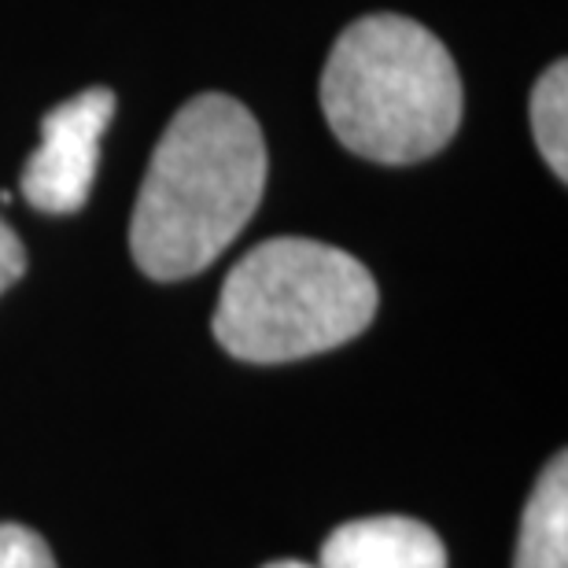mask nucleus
I'll return each mask as SVG.
<instances>
[{"instance_id": "nucleus-9", "label": "nucleus", "mask_w": 568, "mask_h": 568, "mask_svg": "<svg viewBox=\"0 0 568 568\" xmlns=\"http://www.w3.org/2000/svg\"><path fill=\"white\" fill-rule=\"evenodd\" d=\"M22 274H27V247H22L16 230L0 219V292H8Z\"/></svg>"}, {"instance_id": "nucleus-4", "label": "nucleus", "mask_w": 568, "mask_h": 568, "mask_svg": "<svg viewBox=\"0 0 568 568\" xmlns=\"http://www.w3.org/2000/svg\"><path fill=\"white\" fill-rule=\"evenodd\" d=\"M115 115V93L93 85L63 100L41 122V144L22 166V196L38 211H82L100 166V141Z\"/></svg>"}, {"instance_id": "nucleus-3", "label": "nucleus", "mask_w": 568, "mask_h": 568, "mask_svg": "<svg viewBox=\"0 0 568 568\" xmlns=\"http://www.w3.org/2000/svg\"><path fill=\"white\" fill-rule=\"evenodd\" d=\"M377 303V281L355 255L306 236H277L230 270L214 339L241 362L277 366L355 339Z\"/></svg>"}, {"instance_id": "nucleus-8", "label": "nucleus", "mask_w": 568, "mask_h": 568, "mask_svg": "<svg viewBox=\"0 0 568 568\" xmlns=\"http://www.w3.org/2000/svg\"><path fill=\"white\" fill-rule=\"evenodd\" d=\"M0 568H55V558L33 528L0 525Z\"/></svg>"}, {"instance_id": "nucleus-6", "label": "nucleus", "mask_w": 568, "mask_h": 568, "mask_svg": "<svg viewBox=\"0 0 568 568\" xmlns=\"http://www.w3.org/2000/svg\"><path fill=\"white\" fill-rule=\"evenodd\" d=\"M514 568H568V458L542 469L525 506Z\"/></svg>"}, {"instance_id": "nucleus-5", "label": "nucleus", "mask_w": 568, "mask_h": 568, "mask_svg": "<svg viewBox=\"0 0 568 568\" xmlns=\"http://www.w3.org/2000/svg\"><path fill=\"white\" fill-rule=\"evenodd\" d=\"M322 568H447L443 539L414 517H362L322 542Z\"/></svg>"}, {"instance_id": "nucleus-1", "label": "nucleus", "mask_w": 568, "mask_h": 568, "mask_svg": "<svg viewBox=\"0 0 568 568\" xmlns=\"http://www.w3.org/2000/svg\"><path fill=\"white\" fill-rule=\"evenodd\" d=\"M266 141L255 115L225 93H203L159 138L130 247L152 281H185L230 247L263 203Z\"/></svg>"}, {"instance_id": "nucleus-7", "label": "nucleus", "mask_w": 568, "mask_h": 568, "mask_svg": "<svg viewBox=\"0 0 568 568\" xmlns=\"http://www.w3.org/2000/svg\"><path fill=\"white\" fill-rule=\"evenodd\" d=\"M531 133L554 178L568 181V63L558 60L531 89Z\"/></svg>"}, {"instance_id": "nucleus-2", "label": "nucleus", "mask_w": 568, "mask_h": 568, "mask_svg": "<svg viewBox=\"0 0 568 568\" xmlns=\"http://www.w3.org/2000/svg\"><path fill=\"white\" fill-rule=\"evenodd\" d=\"M336 141L373 163L443 152L462 122V78L447 44L406 16H366L339 33L322 71Z\"/></svg>"}, {"instance_id": "nucleus-10", "label": "nucleus", "mask_w": 568, "mask_h": 568, "mask_svg": "<svg viewBox=\"0 0 568 568\" xmlns=\"http://www.w3.org/2000/svg\"><path fill=\"white\" fill-rule=\"evenodd\" d=\"M266 568H322V565H306V561H270Z\"/></svg>"}]
</instances>
